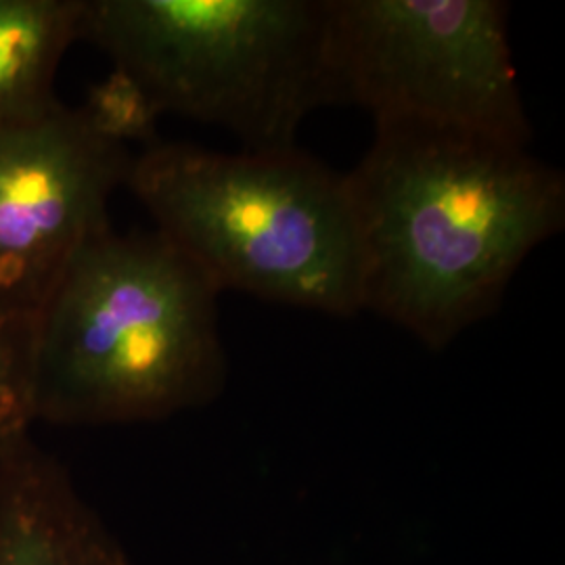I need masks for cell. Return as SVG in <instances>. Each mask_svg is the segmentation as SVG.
<instances>
[{
  "label": "cell",
  "mask_w": 565,
  "mask_h": 565,
  "mask_svg": "<svg viewBox=\"0 0 565 565\" xmlns=\"http://www.w3.org/2000/svg\"><path fill=\"white\" fill-rule=\"evenodd\" d=\"M135 153L60 99L0 126V306L32 321L93 235Z\"/></svg>",
  "instance_id": "cell-6"
},
{
  "label": "cell",
  "mask_w": 565,
  "mask_h": 565,
  "mask_svg": "<svg viewBox=\"0 0 565 565\" xmlns=\"http://www.w3.org/2000/svg\"><path fill=\"white\" fill-rule=\"evenodd\" d=\"M81 18L82 0H0V126L57 102V70Z\"/></svg>",
  "instance_id": "cell-8"
},
{
  "label": "cell",
  "mask_w": 565,
  "mask_h": 565,
  "mask_svg": "<svg viewBox=\"0 0 565 565\" xmlns=\"http://www.w3.org/2000/svg\"><path fill=\"white\" fill-rule=\"evenodd\" d=\"M333 105L530 147L501 0H324Z\"/></svg>",
  "instance_id": "cell-5"
},
{
  "label": "cell",
  "mask_w": 565,
  "mask_h": 565,
  "mask_svg": "<svg viewBox=\"0 0 565 565\" xmlns=\"http://www.w3.org/2000/svg\"><path fill=\"white\" fill-rule=\"evenodd\" d=\"M32 321L0 306V446L32 431L30 411Z\"/></svg>",
  "instance_id": "cell-10"
},
{
  "label": "cell",
  "mask_w": 565,
  "mask_h": 565,
  "mask_svg": "<svg viewBox=\"0 0 565 565\" xmlns=\"http://www.w3.org/2000/svg\"><path fill=\"white\" fill-rule=\"evenodd\" d=\"M0 565H132L32 431L0 446Z\"/></svg>",
  "instance_id": "cell-7"
},
{
  "label": "cell",
  "mask_w": 565,
  "mask_h": 565,
  "mask_svg": "<svg viewBox=\"0 0 565 565\" xmlns=\"http://www.w3.org/2000/svg\"><path fill=\"white\" fill-rule=\"evenodd\" d=\"M363 310L443 352L490 319L527 256L565 226V177L530 147L377 124L345 172Z\"/></svg>",
  "instance_id": "cell-1"
},
{
  "label": "cell",
  "mask_w": 565,
  "mask_h": 565,
  "mask_svg": "<svg viewBox=\"0 0 565 565\" xmlns=\"http://www.w3.org/2000/svg\"><path fill=\"white\" fill-rule=\"evenodd\" d=\"M126 186L166 239L223 291L331 317L363 312L361 245L345 172L298 145L224 153L160 141Z\"/></svg>",
  "instance_id": "cell-3"
},
{
  "label": "cell",
  "mask_w": 565,
  "mask_h": 565,
  "mask_svg": "<svg viewBox=\"0 0 565 565\" xmlns=\"http://www.w3.org/2000/svg\"><path fill=\"white\" fill-rule=\"evenodd\" d=\"M78 41L162 116L224 128L249 151L296 147L303 120L333 105L324 0H82Z\"/></svg>",
  "instance_id": "cell-4"
},
{
  "label": "cell",
  "mask_w": 565,
  "mask_h": 565,
  "mask_svg": "<svg viewBox=\"0 0 565 565\" xmlns=\"http://www.w3.org/2000/svg\"><path fill=\"white\" fill-rule=\"evenodd\" d=\"M81 107L93 128L109 141L128 149L132 142L147 149L160 141V109L142 90L141 84L121 70L114 67L105 81L95 84Z\"/></svg>",
  "instance_id": "cell-9"
},
{
  "label": "cell",
  "mask_w": 565,
  "mask_h": 565,
  "mask_svg": "<svg viewBox=\"0 0 565 565\" xmlns=\"http://www.w3.org/2000/svg\"><path fill=\"white\" fill-rule=\"evenodd\" d=\"M221 291L160 231L93 235L32 319V422L147 424L223 396Z\"/></svg>",
  "instance_id": "cell-2"
}]
</instances>
